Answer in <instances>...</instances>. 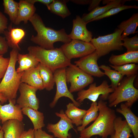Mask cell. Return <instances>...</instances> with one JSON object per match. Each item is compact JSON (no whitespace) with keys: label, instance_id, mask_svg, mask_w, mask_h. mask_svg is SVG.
I'll use <instances>...</instances> for the list:
<instances>
[{"label":"cell","instance_id":"1","mask_svg":"<svg viewBox=\"0 0 138 138\" xmlns=\"http://www.w3.org/2000/svg\"><path fill=\"white\" fill-rule=\"evenodd\" d=\"M97 104L98 117L91 125L80 132V136L90 138L93 136L98 135L102 138H107L114 133V122L117 117L115 111L102 100H100Z\"/></svg>","mask_w":138,"mask_h":138},{"label":"cell","instance_id":"2","mask_svg":"<svg viewBox=\"0 0 138 138\" xmlns=\"http://www.w3.org/2000/svg\"><path fill=\"white\" fill-rule=\"evenodd\" d=\"M29 21L37 33L36 36L31 37V40L42 48L52 49L54 48L55 42H60L66 43L71 40L64 29L57 30L46 27L41 17L37 14L35 13Z\"/></svg>","mask_w":138,"mask_h":138},{"label":"cell","instance_id":"3","mask_svg":"<svg viewBox=\"0 0 138 138\" xmlns=\"http://www.w3.org/2000/svg\"><path fill=\"white\" fill-rule=\"evenodd\" d=\"M28 53L53 73L56 70L66 68L71 64L61 48L47 49L39 46H31L27 49Z\"/></svg>","mask_w":138,"mask_h":138},{"label":"cell","instance_id":"4","mask_svg":"<svg viewBox=\"0 0 138 138\" xmlns=\"http://www.w3.org/2000/svg\"><path fill=\"white\" fill-rule=\"evenodd\" d=\"M19 51L16 49H13L10 52L9 65L0 83V93L8 101L16 99L21 83V77L23 72L17 73L15 68Z\"/></svg>","mask_w":138,"mask_h":138},{"label":"cell","instance_id":"5","mask_svg":"<svg viewBox=\"0 0 138 138\" xmlns=\"http://www.w3.org/2000/svg\"><path fill=\"white\" fill-rule=\"evenodd\" d=\"M137 76V74L135 75L123 79L108 97L109 107H116L119 103L125 102V104L130 108L137 101L138 90L134 85Z\"/></svg>","mask_w":138,"mask_h":138},{"label":"cell","instance_id":"6","mask_svg":"<svg viewBox=\"0 0 138 138\" xmlns=\"http://www.w3.org/2000/svg\"><path fill=\"white\" fill-rule=\"evenodd\" d=\"M123 31L117 29L113 33L92 38L90 42L94 47L99 58L110 52L123 50L121 36Z\"/></svg>","mask_w":138,"mask_h":138},{"label":"cell","instance_id":"7","mask_svg":"<svg viewBox=\"0 0 138 138\" xmlns=\"http://www.w3.org/2000/svg\"><path fill=\"white\" fill-rule=\"evenodd\" d=\"M66 75L67 83L70 84L69 90L71 93L83 89L94 80L92 76L72 64L66 68Z\"/></svg>","mask_w":138,"mask_h":138},{"label":"cell","instance_id":"8","mask_svg":"<svg viewBox=\"0 0 138 138\" xmlns=\"http://www.w3.org/2000/svg\"><path fill=\"white\" fill-rule=\"evenodd\" d=\"M114 90L106 80L103 81L98 86L95 83H91L87 89H83L78 92L76 100L80 104L85 99L94 102L96 101L101 95L100 99L104 101L107 99L110 94L112 93Z\"/></svg>","mask_w":138,"mask_h":138},{"label":"cell","instance_id":"9","mask_svg":"<svg viewBox=\"0 0 138 138\" xmlns=\"http://www.w3.org/2000/svg\"><path fill=\"white\" fill-rule=\"evenodd\" d=\"M66 57L69 60L80 58L90 54L95 50L90 42L78 40H72L60 47Z\"/></svg>","mask_w":138,"mask_h":138},{"label":"cell","instance_id":"10","mask_svg":"<svg viewBox=\"0 0 138 138\" xmlns=\"http://www.w3.org/2000/svg\"><path fill=\"white\" fill-rule=\"evenodd\" d=\"M53 74L56 91L53 100L50 104V106L52 108L54 107L60 98L65 97L69 98L77 107H80V104L75 99L73 95L70 92L67 87L66 68L58 69L54 72Z\"/></svg>","mask_w":138,"mask_h":138},{"label":"cell","instance_id":"11","mask_svg":"<svg viewBox=\"0 0 138 138\" xmlns=\"http://www.w3.org/2000/svg\"><path fill=\"white\" fill-rule=\"evenodd\" d=\"M38 90L36 88L21 83L18 89L20 94L16 100L17 104L21 109L28 107L38 110L39 100L36 95Z\"/></svg>","mask_w":138,"mask_h":138},{"label":"cell","instance_id":"12","mask_svg":"<svg viewBox=\"0 0 138 138\" xmlns=\"http://www.w3.org/2000/svg\"><path fill=\"white\" fill-rule=\"evenodd\" d=\"M56 115L60 118L59 121L55 124L49 123L47 128L48 131L53 134L54 137L57 138H70V130L74 129L73 123L66 116L64 111L56 112Z\"/></svg>","mask_w":138,"mask_h":138},{"label":"cell","instance_id":"13","mask_svg":"<svg viewBox=\"0 0 138 138\" xmlns=\"http://www.w3.org/2000/svg\"><path fill=\"white\" fill-rule=\"evenodd\" d=\"M99 58L95 51L81 57L74 62L75 65L87 74L96 77H100L105 75L98 65L97 61Z\"/></svg>","mask_w":138,"mask_h":138},{"label":"cell","instance_id":"14","mask_svg":"<svg viewBox=\"0 0 138 138\" xmlns=\"http://www.w3.org/2000/svg\"><path fill=\"white\" fill-rule=\"evenodd\" d=\"M8 104L2 105L0 101V119L3 124L7 121L12 119L22 121L23 118L21 108L16 104V99L8 101Z\"/></svg>","mask_w":138,"mask_h":138},{"label":"cell","instance_id":"15","mask_svg":"<svg viewBox=\"0 0 138 138\" xmlns=\"http://www.w3.org/2000/svg\"><path fill=\"white\" fill-rule=\"evenodd\" d=\"M87 24L79 16H76V18L73 20L72 30L68 34L71 40H78L90 42L93 35L91 32L87 28Z\"/></svg>","mask_w":138,"mask_h":138},{"label":"cell","instance_id":"16","mask_svg":"<svg viewBox=\"0 0 138 138\" xmlns=\"http://www.w3.org/2000/svg\"><path fill=\"white\" fill-rule=\"evenodd\" d=\"M21 80V83L36 88L38 90L44 89L37 66L23 72Z\"/></svg>","mask_w":138,"mask_h":138},{"label":"cell","instance_id":"17","mask_svg":"<svg viewBox=\"0 0 138 138\" xmlns=\"http://www.w3.org/2000/svg\"><path fill=\"white\" fill-rule=\"evenodd\" d=\"M2 124V129L4 132V138H19L24 131V125L22 121L10 120Z\"/></svg>","mask_w":138,"mask_h":138},{"label":"cell","instance_id":"18","mask_svg":"<svg viewBox=\"0 0 138 138\" xmlns=\"http://www.w3.org/2000/svg\"><path fill=\"white\" fill-rule=\"evenodd\" d=\"M7 28L4 33L8 47L20 50L19 44L25 35V31L21 28H13L12 24Z\"/></svg>","mask_w":138,"mask_h":138},{"label":"cell","instance_id":"19","mask_svg":"<svg viewBox=\"0 0 138 138\" xmlns=\"http://www.w3.org/2000/svg\"><path fill=\"white\" fill-rule=\"evenodd\" d=\"M18 3V12L14 24L19 25L22 21L27 24L35 13L36 8L34 4L27 0H20Z\"/></svg>","mask_w":138,"mask_h":138},{"label":"cell","instance_id":"20","mask_svg":"<svg viewBox=\"0 0 138 138\" xmlns=\"http://www.w3.org/2000/svg\"><path fill=\"white\" fill-rule=\"evenodd\" d=\"M116 111L124 117L131 130L134 138H138V117L124 103H121L120 107L116 109Z\"/></svg>","mask_w":138,"mask_h":138},{"label":"cell","instance_id":"21","mask_svg":"<svg viewBox=\"0 0 138 138\" xmlns=\"http://www.w3.org/2000/svg\"><path fill=\"white\" fill-rule=\"evenodd\" d=\"M129 0H114L102 7H98L88 14H85L81 18L87 24L93 18L99 16L111 8L124 5L125 2Z\"/></svg>","mask_w":138,"mask_h":138},{"label":"cell","instance_id":"22","mask_svg":"<svg viewBox=\"0 0 138 138\" xmlns=\"http://www.w3.org/2000/svg\"><path fill=\"white\" fill-rule=\"evenodd\" d=\"M109 62L111 65L116 66L130 63H137L138 51L126 52L117 55L112 54L109 59Z\"/></svg>","mask_w":138,"mask_h":138},{"label":"cell","instance_id":"23","mask_svg":"<svg viewBox=\"0 0 138 138\" xmlns=\"http://www.w3.org/2000/svg\"><path fill=\"white\" fill-rule=\"evenodd\" d=\"M114 132L110 138H129L132 136L131 130L125 120L117 117L114 122Z\"/></svg>","mask_w":138,"mask_h":138},{"label":"cell","instance_id":"24","mask_svg":"<svg viewBox=\"0 0 138 138\" xmlns=\"http://www.w3.org/2000/svg\"><path fill=\"white\" fill-rule=\"evenodd\" d=\"M65 113L71 121L73 124L77 126L81 125L83 118L86 110L78 108L73 103H69L66 105Z\"/></svg>","mask_w":138,"mask_h":138},{"label":"cell","instance_id":"25","mask_svg":"<svg viewBox=\"0 0 138 138\" xmlns=\"http://www.w3.org/2000/svg\"><path fill=\"white\" fill-rule=\"evenodd\" d=\"M21 110L23 114L27 116L31 121L34 130L42 129L45 126L43 113L28 107L23 108Z\"/></svg>","mask_w":138,"mask_h":138},{"label":"cell","instance_id":"26","mask_svg":"<svg viewBox=\"0 0 138 138\" xmlns=\"http://www.w3.org/2000/svg\"><path fill=\"white\" fill-rule=\"evenodd\" d=\"M138 26V13L134 14L129 19L122 21L118 26V29L123 31L122 40L128 35L137 32L136 30Z\"/></svg>","mask_w":138,"mask_h":138},{"label":"cell","instance_id":"27","mask_svg":"<svg viewBox=\"0 0 138 138\" xmlns=\"http://www.w3.org/2000/svg\"><path fill=\"white\" fill-rule=\"evenodd\" d=\"M17 59L19 65L16 71L18 73H21L30 68L36 67L39 63L28 53L22 54L18 53Z\"/></svg>","mask_w":138,"mask_h":138},{"label":"cell","instance_id":"28","mask_svg":"<svg viewBox=\"0 0 138 138\" xmlns=\"http://www.w3.org/2000/svg\"><path fill=\"white\" fill-rule=\"evenodd\" d=\"M68 1L53 0L47 7L51 13L64 18L71 14L66 4Z\"/></svg>","mask_w":138,"mask_h":138},{"label":"cell","instance_id":"29","mask_svg":"<svg viewBox=\"0 0 138 138\" xmlns=\"http://www.w3.org/2000/svg\"><path fill=\"white\" fill-rule=\"evenodd\" d=\"M44 89L50 91L55 84L53 73L50 69L39 63L38 66Z\"/></svg>","mask_w":138,"mask_h":138},{"label":"cell","instance_id":"30","mask_svg":"<svg viewBox=\"0 0 138 138\" xmlns=\"http://www.w3.org/2000/svg\"><path fill=\"white\" fill-rule=\"evenodd\" d=\"M99 113L98 106L96 101L92 102L89 108L86 110V113L83 118L82 124L77 127V130L80 132L91 122L95 121Z\"/></svg>","mask_w":138,"mask_h":138},{"label":"cell","instance_id":"31","mask_svg":"<svg viewBox=\"0 0 138 138\" xmlns=\"http://www.w3.org/2000/svg\"><path fill=\"white\" fill-rule=\"evenodd\" d=\"M99 68L104 71L105 75L107 76L111 80L110 87L114 89H115L124 76L119 72L111 69L110 67L105 65H101Z\"/></svg>","mask_w":138,"mask_h":138},{"label":"cell","instance_id":"32","mask_svg":"<svg viewBox=\"0 0 138 138\" xmlns=\"http://www.w3.org/2000/svg\"><path fill=\"white\" fill-rule=\"evenodd\" d=\"M4 12L9 16L10 19L14 24L19 8V3L13 0H3Z\"/></svg>","mask_w":138,"mask_h":138},{"label":"cell","instance_id":"33","mask_svg":"<svg viewBox=\"0 0 138 138\" xmlns=\"http://www.w3.org/2000/svg\"><path fill=\"white\" fill-rule=\"evenodd\" d=\"M109 66L114 70L119 72L123 76L128 77L136 75L137 73L138 65L135 63H130L116 66L111 65Z\"/></svg>","mask_w":138,"mask_h":138},{"label":"cell","instance_id":"34","mask_svg":"<svg viewBox=\"0 0 138 138\" xmlns=\"http://www.w3.org/2000/svg\"><path fill=\"white\" fill-rule=\"evenodd\" d=\"M130 8L137 9L138 8V7L136 5H123L119 6L113 8L104 14L93 18L89 22L109 17L116 14L123 10Z\"/></svg>","mask_w":138,"mask_h":138},{"label":"cell","instance_id":"35","mask_svg":"<svg viewBox=\"0 0 138 138\" xmlns=\"http://www.w3.org/2000/svg\"><path fill=\"white\" fill-rule=\"evenodd\" d=\"M122 45L127 49L126 52L138 51V36L137 34L133 37H125L122 39Z\"/></svg>","mask_w":138,"mask_h":138},{"label":"cell","instance_id":"36","mask_svg":"<svg viewBox=\"0 0 138 138\" xmlns=\"http://www.w3.org/2000/svg\"><path fill=\"white\" fill-rule=\"evenodd\" d=\"M9 61V58H5L3 55H0V83L7 70Z\"/></svg>","mask_w":138,"mask_h":138},{"label":"cell","instance_id":"37","mask_svg":"<svg viewBox=\"0 0 138 138\" xmlns=\"http://www.w3.org/2000/svg\"><path fill=\"white\" fill-rule=\"evenodd\" d=\"M8 24L7 18L0 11V34L4 33L7 28Z\"/></svg>","mask_w":138,"mask_h":138},{"label":"cell","instance_id":"38","mask_svg":"<svg viewBox=\"0 0 138 138\" xmlns=\"http://www.w3.org/2000/svg\"><path fill=\"white\" fill-rule=\"evenodd\" d=\"M34 138H54L53 135L47 133L42 129L34 130Z\"/></svg>","mask_w":138,"mask_h":138},{"label":"cell","instance_id":"39","mask_svg":"<svg viewBox=\"0 0 138 138\" xmlns=\"http://www.w3.org/2000/svg\"><path fill=\"white\" fill-rule=\"evenodd\" d=\"M8 47L5 38L0 36V55H3L6 53Z\"/></svg>","mask_w":138,"mask_h":138},{"label":"cell","instance_id":"40","mask_svg":"<svg viewBox=\"0 0 138 138\" xmlns=\"http://www.w3.org/2000/svg\"><path fill=\"white\" fill-rule=\"evenodd\" d=\"M34 129L30 128L27 131H24L19 138H34Z\"/></svg>","mask_w":138,"mask_h":138},{"label":"cell","instance_id":"41","mask_svg":"<svg viewBox=\"0 0 138 138\" xmlns=\"http://www.w3.org/2000/svg\"><path fill=\"white\" fill-rule=\"evenodd\" d=\"M102 0H90L89 6L88 10L89 11H91L96 7H98L100 2Z\"/></svg>","mask_w":138,"mask_h":138},{"label":"cell","instance_id":"42","mask_svg":"<svg viewBox=\"0 0 138 138\" xmlns=\"http://www.w3.org/2000/svg\"><path fill=\"white\" fill-rule=\"evenodd\" d=\"M29 2L34 4L36 2L43 4L47 6H48L53 1V0H27Z\"/></svg>","mask_w":138,"mask_h":138},{"label":"cell","instance_id":"43","mask_svg":"<svg viewBox=\"0 0 138 138\" xmlns=\"http://www.w3.org/2000/svg\"><path fill=\"white\" fill-rule=\"evenodd\" d=\"M71 1L78 4L85 5L89 4L90 0H71Z\"/></svg>","mask_w":138,"mask_h":138},{"label":"cell","instance_id":"44","mask_svg":"<svg viewBox=\"0 0 138 138\" xmlns=\"http://www.w3.org/2000/svg\"><path fill=\"white\" fill-rule=\"evenodd\" d=\"M7 100L5 97L2 94L0 93V101L2 104L6 102Z\"/></svg>","mask_w":138,"mask_h":138},{"label":"cell","instance_id":"45","mask_svg":"<svg viewBox=\"0 0 138 138\" xmlns=\"http://www.w3.org/2000/svg\"><path fill=\"white\" fill-rule=\"evenodd\" d=\"M0 138H4V132L2 129L0 130Z\"/></svg>","mask_w":138,"mask_h":138},{"label":"cell","instance_id":"46","mask_svg":"<svg viewBox=\"0 0 138 138\" xmlns=\"http://www.w3.org/2000/svg\"><path fill=\"white\" fill-rule=\"evenodd\" d=\"M112 0H105L102 1V3L103 4H107L111 2Z\"/></svg>","mask_w":138,"mask_h":138},{"label":"cell","instance_id":"47","mask_svg":"<svg viewBox=\"0 0 138 138\" xmlns=\"http://www.w3.org/2000/svg\"><path fill=\"white\" fill-rule=\"evenodd\" d=\"M1 122V120L0 119V130L2 129V126H1L0 124Z\"/></svg>","mask_w":138,"mask_h":138},{"label":"cell","instance_id":"48","mask_svg":"<svg viewBox=\"0 0 138 138\" xmlns=\"http://www.w3.org/2000/svg\"><path fill=\"white\" fill-rule=\"evenodd\" d=\"M78 138H84L83 137H81V136H80V137H79Z\"/></svg>","mask_w":138,"mask_h":138},{"label":"cell","instance_id":"49","mask_svg":"<svg viewBox=\"0 0 138 138\" xmlns=\"http://www.w3.org/2000/svg\"><path fill=\"white\" fill-rule=\"evenodd\" d=\"M107 138H108L107 137Z\"/></svg>","mask_w":138,"mask_h":138}]
</instances>
